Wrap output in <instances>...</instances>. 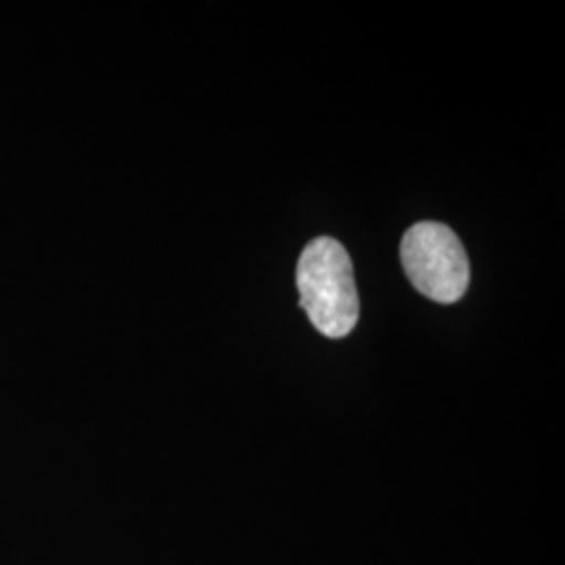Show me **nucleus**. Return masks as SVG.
Returning <instances> with one entry per match:
<instances>
[{
  "instance_id": "obj_1",
  "label": "nucleus",
  "mask_w": 565,
  "mask_h": 565,
  "mask_svg": "<svg viewBox=\"0 0 565 565\" xmlns=\"http://www.w3.org/2000/svg\"><path fill=\"white\" fill-rule=\"evenodd\" d=\"M300 306L310 323L331 340L345 338L361 317L352 260L342 243L317 237L303 247L296 270Z\"/></svg>"
},
{
  "instance_id": "obj_2",
  "label": "nucleus",
  "mask_w": 565,
  "mask_h": 565,
  "mask_svg": "<svg viewBox=\"0 0 565 565\" xmlns=\"http://www.w3.org/2000/svg\"><path fill=\"white\" fill-rule=\"evenodd\" d=\"M404 273L413 287L434 302L463 298L469 285V260L457 233L440 223L413 224L401 245Z\"/></svg>"
}]
</instances>
